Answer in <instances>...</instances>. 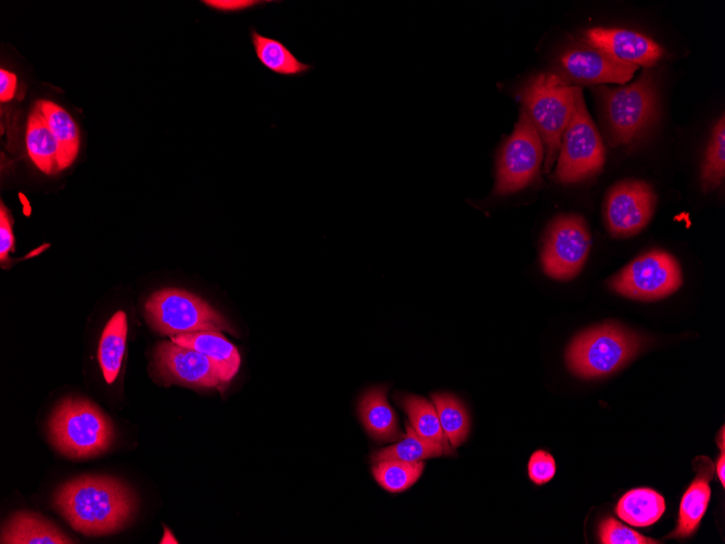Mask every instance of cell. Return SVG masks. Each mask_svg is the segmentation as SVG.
Instances as JSON below:
<instances>
[{"label":"cell","mask_w":725,"mask_h":544,"mask_svg":"<svg viewBox=\"0 0 725 544\" xmlns=\"http://www.w3.org/2000/svg\"><path fill=\"white\" fill-rule=\"evenodd\" d=\"M53 504L74 530L100 536L126 526L136 509V497L117 479L81 476L61 485Z\"/></svg>","instance_id":"obj_1"},{"label":"cell","mask_w":725,"mask_h":544,"mask_svg":"<svg viewBox=\"0 0 725 544\" xmlns=\"http://www.w3.org/2000/svg\"><path fill=\"white\" fill-rule=\"evenodd\" d=\"M580 87L555 73L533 76L521 88L519 99L543 146L545 170L549 172L560 150L563 131L575 109Z\"/></svg>","instance_id":"obj_2"},{"label":"cell","mask_w":725,"mask_h":544,"mask_svg":"<svg viewBox=\"0 0 725 544\" xmlns=\"http://www.w3.org/2000/svg\"><path fill=\"white\" fill-rule=\"evenodd\" d=\"M53 445L65 456L84 459L106 452L114 440L112 421L91 402L66 397L49 420Z\"/></svg>","instance_id":"obj_3"},{"label":"cell","mask_w":725,"mask_h":544,"mask_svg":"<svg viewBox=\"0 0 725 544\" xmlns=\"http://www.w3.org/2000/svg\"><path fill=\"white\" fill-rule=\"evenodd\" d=\"M601 106L608 140L611 146L631 143L639 138L658 115L654 76L646 68L628 86L595 89Z\"/></svg>","instance_id":"obj_4"},{"label":"cell","mask_w":725,"mask_h":544,"mask_svg":"<svg viewBox=\"0 0 725 544\" xmlns=\"http://www.w3.org/2000/svg\"><path fill=\"white\" fill-rule=\"evenodd\" d=\"M643 343L636 333L615 324H603L582 332L571 342L567 364L582 378H599L629 362Z\"/></svg>","instance_id":"obj_5"},{"label":"cell","mask_w":725,"mask_h":544,"mask_svg":"<svg viewBox=\"0 0 725 544\" xmlns=\"http://www.w3.org/2000/svg\"><path fill=\"white\" fill-rule=\"evenodd\" d=\"M148 324L163 336L199 331H236L227 319L201 298L181 290L163 289L153 293L144 305Z\"/></svg>","instance_id":"obj_6"},{"label":"cell","mask_w":725,"mask_h":544,"mask_svg":"<svg viewBox=\"0 0 725 544\" xmlns=\"http://www.w3.org/2000/svg\"><path fill=\"white\" fill-rule=\"evenodd\" d=\"M559 151L554 177L560 182L584 180L598 173L605 163L603 143L586 110L582 90L577 93L575 109L563 131Z\"/></svg>","instance_id":"obj_7"},{"label":"cell","mask_w":725,"mask_h":544,"mask_svg":"<svg viewBox=\"0 0 725 544\" xmlns=\"http://www.w3.org/2000/svg\"><path fill=\"white\" fill-rule=\"evenodd\" d=\"M676 258L662 250L636 257L609 280L612 290L626 298L652 301L675 292L682 284Z\"/></svg>","instance_id":"obj_8"},{"label":"cell","mask_w":725,"mask_h":544,"mask_svg":"<svg viewBox=\"0 0 725 544\" xmlns=\"http://www.w3.org/2000/svg\"><path fill=\"white\" fill-rule=\"evenodd\" d=\"M543 156L542 139L521 109L516 127L498 155L494 193H511L527 186L537 175Z\"/></svg>","instance_id":"obj_9"},{"label":"cell","mask_w":725,"mask_h":544,"mask_svg":"<svg viewBox=\"0 0 725 544\" xmlns=\"http://www.w3.org/2000/svg\"><path fill=\"white\" fill-rule=\"evenodd\" d=\"M589 246V231L581 216H558L545 236L540 256L544 273L557 280L575 277L587 258Z\"/></svg>","instance_id":"obj_10"},{"label":"cell","mask_w":725,"mask_h":544,"mask_svg":"<svg viewBox=\"0 0 725 544\" xmlns=\"http://www.w3.org/2000/svg\"><path fill=\"white\" fill-rule=\"evenodd\" d=\"M656 194L640 180H624L614 185L607 194L605 219L612 236L629 237L639 232L650 220Z\"/></svg>","instance_id":"obj_11"},{"label":"cell","mask_w":725,"mask_h":544,"mask_svg":"<svg viewBox=\"0 0 725 544\" xmlns=\"http://www.w3.org/2000/svg\"><path fill=\"white\" fill-rule=\"evenodd\" d=\"M153 363L156 376L167 384L209 389L226 383L207 356L171 340L157 344Z\"/></svg>","instance_id":"obj_12"},{"label":"cell","mask_w":725,"mask_h":544,"mask_svg":"<svg viewBox=\"0 0 725 544\" xmlns=\"http://www.w3.org/2000/svg\"><path fill=\"white\" fill-rule=\"evenodd\" d=\"M559 67L560 76L570 85L624 84L638 68L593 46L567 49L559 58Z\"/></svg>","instance_id":"obj_13"},{"label":"cell","mask_w":725,"mask_h":544,"mask_svg":"<svg viewBox=\"0 0 725 544\" xmlns=\"http://www.w3.org/2000/svg\"><path fill=\"white\" fill-rule=\"evenodd\" d=\"M584 39L614 59L637 66H651L663 55V49L654 40L625 28H590Z\"/></svg>","instance_id":"obj_14"},{"label":"cell","mask_w":725,"mask_h":544,"mask_svg":"<svg viewBox=\"0 0 725 544\" xmlns=\"http://www.w3.org/2000/svg\"><path fill=\"white\" fill-rule=\"evenodd\" d=\"M358 414L368 434L380 443L402 438L398 417L386 398V388L369 389L359 400Z\"/></svg>","instance_id":"obj_15"},{"label":"cell","mask_w":725,"mask_h":544,"mask_svg":"<svg viewBox=\"0 0 725 544\" xmlns=\"http://www.w3.org/2000/svg\"><path fill=\"white\" fill-rule=\"evenodd\" d=\"M170 340L207 356L225 382L231 380L239 369L241 358L237 347L219 331L178 334L170 337Z\"/></svg>","instance_id":"obj_16"},{"label":"cell","mask_w":725,"mask_h":544,"mask_svg":"<svg viewBox=\"0 0 725 544\" xmlns=\"http://www.w3.org/2000/svg\"><path fill=\"white\" fill-rule=\"evenodd\" d=\"M0 541L2 544L75 543L52 522L28 511H18L5 522Z\"/></svg>","instance_id":"obj_17"},{"label":"cell","mask_w":725,"mask_h":544,"mask_svg":"<svg viewBox=\"0 0 725 544\" xmlns=\"http://www.w3.org/2000/svg\"><path fill=\"white\" fill-rule=\"evenodd\" d=\"M25 141L30 160L41 172L59 170L60 146L36 104L27 119Z\"/></svg>","instance_id":"obj_18"},{"label":"cell","mask_w":725,"mask_h":544,"mask_svg":"<svg viewBox=\"0 0 725 544\" xmlns=\"http://www.w3.org/2000/svg\"><path fill=\"white\" fill-rule=\"evenodd\" d=\"M251 39L259 63L268 71L287 77L302 76L313 66L300 61L281 40L251 29Z\"/></svg>","instance_id":"obj_19"},{"label":"cell","mask_w":725,"mask_h":544,"mask_svg":"<svg viewBox=\"0 0 725 544\" xmlns=\"http://www.w3.org/2000/svg\"><path fill=\"white\" fill-rule=\"evenodd\" d=\"M60 146L59 170L68 167L79 150V129L71 114L61 105L41 100L36 102Z\"/></svg>","instance_id":"obj_20"},{"label":"cell","mask_w":725,"mask_h":544,"mask_svg":"<svg viewBox=\"0 0 725 544\" xmlns=\"http://www.w3.org/2000/svg\"><path fill=\"white\" fill-rule=\"evenodd\" d=\"M127 339V316L116 312L105 325L98 350V360L107 383H113L122 367Z\"/></svg>","instance_id":"obj_21"},{"label":"cell","mask_w":725,"mask_h":544,"mask_svg":"<svg viewBox=\"0 0 725 544\" xmlns=\"http://www.w3.org/2000/svg\"><path fill=\"white\" fill-rule=\"evenodd\" d=\"M710 478L711 469L700 471L688 486L681 501L677 527L669 537H687L696 531L710 501Z\"/></svg>","instance_id":"obj_22"},{"label":"cell","mask_w":725,"mask_h":544,"mask_svg":"<svg viewBox=\"0 0 725 544\" xmlns=\"http://www.w3.org/2000/svg\"><path fill=\"white\" fill-rule=\"evenodd\" d=\"M454 448H447L440 443L420 437L410 423H406V435L399 442L374 452L371 455L373 464L383 460L423 461L428 458L450 456Z\"/></svg>","instance_id":"obj_23"},{"label":"cell","mask_w":725,"mask_h":544,"mask_svg":"<svg viewBox=\"0 0 725 544\" xmlns=\"http://www.w3.org/2000/svg\"><path fill=\"white\" fill-rule=\"evenodd\" d=\"M665 510L664 498L651 489H634L619 501L615 511L628 524L648 527L657 522Z\"/></svg>","instance_id":"obj_24"},{"label":"cell","mask_w":725,"mask_h":544,"mask_svg":"<svg viewBox=\"0 0 725 544\" xmlns=\"http://www.w3.org/2000/svg\"><path fill=\"white\" fill-rule=\"evenodd\" d=\"M395 401L407 414L410 426L422 438L454 448L447 441L433 403L417 395H395Z\"/></svg>","instance_id":"obj_25"},{"label":"cell","mask_w":725,"mask_h":544,"mask_svg":"<svg viewBox=\"0 0 725 544\" xmlns=\"http://www.w3.org/2000/svg\"><path fill=\"white\" fill-rule=\"evenodd\" d=\"M431 400L447 441L454 448L459 446L470 431V416L465 405L449 393H433Z\"/></svg>","instance_id":"obj_26"},{"label":"cell","mask_w":725,"mask_h":544,"mask_svg":"<svg viewBox=\"0 0 725 544\" xmlns=\"http://www.w3.org/2000/svg\"><path fill=\"white\" fill-rule=\"evenodd\" d=\"M423 461L383 460L372 467L378 484L391 493L404 492L412 486L424 470Z\"/></svg>","instance_id":"obj_27"},{"label":"cell","mask_w":725,"mask_h":544,"mask_svg":"<svg viewBox=\"0 0 725 544\" xmlns=\"http://www.w3.org/2000/svg\"><path fill=\"white\" fill-rule=\"evenodd\" d=\"M725 174V118L722 116L715 124L705 150L702 164L701 180L704 189L721 185Z\"/></svg>","instance_id":"obj_28"},{"label":"cell","mask_w":725,"mask_h":544,"mask_svg":"<svg viewBox=\"0 0 725 544\" xmlns=\"http://www.w3.org/2000/svg\"><path fill=\"white\" fill-rule=\"evenodd\" d=\"M600 543L603 544H656L653 539L644 536L638 532L621 524L612 517L605 518L598 528Z\"/></svg>","instance_id":"obj_29"},{"label":"cell","mask_w":725,"mask_h":544,"mask_svg":"<svg viewBox=\"0 0 725 544\" xmlns=\"http://www.w3.org/2000/svg\"><path fill=\"white\" fill-rule=\"evenodd\" d=\"M529 478L536 485H542L549 482L556 473V463L548 452L538 450L535 451L527 464Z\"/></svg>","instance_id":"obj_30"},{"label":"cell","mask_w":725,"mask_h":544,"mask_svg":"<svg viewBox=\"0 0 725 544\" xmlns=\"http://www.w3.org/2000/svg\"><path fill=\"white\" fill-rule=\"evenodd\" d=\"M12 218L9 210L1 202L0 205V262L2 266L9 261L10 251H14V236Z\"/></svg>","instance_id":"obj_31"},{"label":"cell","mask_w":725,"mask_h":544,"mask_svg":"<svg viewBox=\"0 0 725 544\" xmlns=\"http://www.w3.org/2000/svg\"><path fill=\"white\" fill-rule=\"evenodd\" d=\"M205 5L219 12H241L257 5L266 4L270 1L258 0H205Z\"/></svg>","instance_id":"obj_32"},{"label":"cell","mask_w":725,"mask_h":544,"mask_svg":"<svg viewBox=\"0 0 725 544\" xmlns=\"http://www.w3.org/2000/svg\"><path fill=\"white\" fill-rule=\"evenodd\" d=\"M17 87L16 75L5 71L0 69V100L1 102H8L13 99Z\"/></svg>","instance_id":"obj_33"},{"label":"cell","mask_w":725,"mask_h":544,"mask_svg":"<svg viewBox=\"0 0 725 544\" xmlns=\"http://www.w3.org/2000/svg\"><path fill=\"white\" fill-rule=\"evenodd\" d=\"M716 475L722 483V485H725V455L724 452H722L721 456L717 458L716 461Z\"/></svg>","instance_id":"obj_34"}]
</instances>
